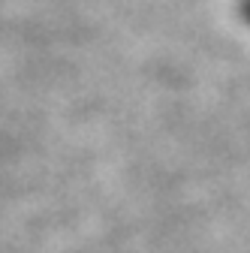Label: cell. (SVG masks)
Segmentation results:
<instances>
[{
    "mask_svg": "<svg viewBox=\"0 0 250 253\" xmlns=\"http://www.w3.org/2000/svg\"><path fill=\"white\" fill-rule=\"evenodd\" d=\"M247 15H250V3H247Z\"/></svg>",
    "mask_w": 250,
    "mask_h": 253,
    "instance_id": "6da1fadb",
    "label": "cell"
}]
</instances>
